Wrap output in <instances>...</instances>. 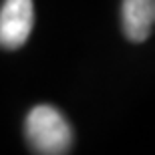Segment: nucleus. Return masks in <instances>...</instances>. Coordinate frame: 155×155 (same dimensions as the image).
<instances>
[{
  "label": "nucleus",
  "instance_id": "nucleus-1",
  "mask_svg": "<svg viewBox=\"0 0 155 155\" xmlns=\"http://www.w3.org/2000/svg\"><path fill=\"white\" fill-rule=\"evenodd\" d=\"M24 135L36 155H67L73 145V129L63 113L51 105H36L24 123Z\"/></svg>",
  "mask_w": 155,
  "mask_h": 155
},
{
  "label": "nucleus",
  "instance_id": "nucleus-2",
  "mask_svg": "<svg viewBox=\"0 0 155 155\" xmlns=\"http://www.w3.org/2000/svg\"><path fill=\"white\" fill-rule=\"evenodd\" d=\"M35 22L32 0H4L0 10V45L2 48H18L30 36Z\"/></svg>",
  "mask_w": 155,
  "mask_h": 155
},
{
  "label": "nucleus",
  "instance_id": "nucleus-3",
  "mask_svg": "<svg viewBox=\"0 0 155 155\" xmlns=\"http://www.w3.org/2000/svg\"><path fill=\"white\" fill-rule=\"evenodd\" d=\"M121 22L131 42H143L155 24V0H123Z\"/></svg>",
  "mask_w": 155,
  "mask_h": 155
}]
</instances>
